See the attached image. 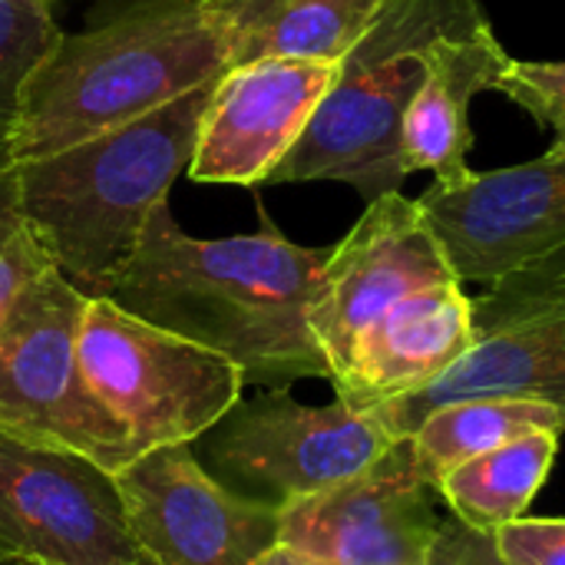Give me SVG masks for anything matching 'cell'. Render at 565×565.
<instances>
[{
	"instance_id": "1",
	"label": "cell",
	"mask_w": 565,
	"mask_h": 565,
	"mask_svg": "<svg viewBox=\"0 0 565 565\" xmlns=\"http://www.w3.org/2000/svg\"><path fill=\"white\" fill-rule=\"evenodd\" d=\"M331 248L295 245L258 202V228L195 238L162 205L106 298L205 344L245 374V384L288 387L331 377L311 331V305Z\"/></svg>"
},
{
	"instance_id": "2",
	"label": "cell",
	"mask_w": 565,
	"mask_h": 565,
	"mask_svg": "<svg viewBox=\"0 0 565 565\" xmlns=\"http://www.w3.org/2000/svg\"><path fill=\"white\" fill-rule=\"evenodd\" d=\"M225 70L209 0H96L86 26L60 33L26 79L13 162L146 116Z\"/></svg>"
},
{
	"instance_id": "3",
	"label": "cell",
	"mask_w": 565,
	"mask_h": 565,
	"mask_svg": "<svg viewBox=\"0 0 565 565\" xmlns=\"http://www.w3.org/2000/svg\"><path fill=\"white\" fill-rule=\"evenodd\" d=\"M212 83L79 139L13 162L20 205L53 268L86 298H106L132 262L149 218L189 172Z\"/></svg>"
},
{
	"instance_id": "4",
	"label": "cell",
	"mask_w": 565,
	"mask_h": 565,
	"mask_svg": "<svg viewBox=\"0 0 565 565\" xmlns=\"http://www.w3.org/2000/svg\"><path fill=\"white\" fill-rule=\"evenodd\" d=\"M480 20V0H381L268 185L341 182L364 202L401 192V122L424 79V50L440 33Z\"/></svg>"
},
{
	"instance_id": "5",
	"label": "cell",
	"mask_w": 565,
	"mask_h": 565,
	"mask_svg": "<svg viewBox=\"0 0 565 565\" xmlns=\"http://www.w3.org/2000/svg\"><path fill=\"white\" fill-rule=\"evenodd\" d=\"M79 367L89 391L129 430L132 457L192 444L245 394L225 354L166 331L113 298H89L79 324Z\"/></svg>"
},
{
	"instance_id": "6",
	"label": "cell",
	"mask_w": 565,
	"mask_h": 565,
	"mask_svg": "<svg viewBox=\"0 0 565 565\" xmlns=\"http://www.w3.org/2000/svg\"><path fill=\"white\" fill-rule=\"evenodd\" d=\"M86 295L56 268L40 275L0 324V430L89 457L109 473L132 460L129 430L79 367Z\"/></svg>"
},
{
	"instance_id": "7",
	"label": "cell",
	"mask_w": 565,
	"mask_h": 565,
	"mask_svg": "<svg viewBox=\"0 0 565 565\" xmlns=\"http://www.w3.org/2000/svg\"><path fill=\"white\" fill-rule=\"evenodd\" d=\"M394 437L371 411L344 401L301 404L288 387H265L235 401L192 454L202 470L242 500L285 510L364 470Z\"/></svg>"
},
{
	"instance_id": "8",
	"label": "cell",
	"mask_w": 565,
	"mask_h": 565,
	"mask_svg": "<svg viewBox=\"0 0 565 565\" xmlns=\"http://www.w3.org/2000/svg\"><path fill=\"white\" fill-rule=\"evenodd\" d=\"M510 397L565 414V248L490 281L473 298V344L434 384L371 407L384 430L411 437L454 401Z\"/></svg>"
},
{
	"instance_id": "9",
	"label": "cell",
	"mask_w": 565,
	"mask_h": 565,
	"mask_svg": "<svg viewBox=\"0 0 565 565\" xmlns=\"http://www.w3.org/2000/svg\"><path fill=\"white\" fill-rule=\"evenodd\" d=\"M0 553L30 565H136L116 477L89 457L0 430Z\"/></svg>"
},
{
	"instance_id": "10",
	"label": "cell",
	"mask_w": 565,
	"mask_h": 565,
	"mask_svg": "<svg viewBox=\"0 0 565 565\" xmlns=\"http://www.w3.org/2000/svg\"><path fill=\"white\" fill-rule=\"evenodd\" d=\"M414 440L397 437L348 480L281 510L278 546L331 565H427L447 516Z\"/></svg>"
},
{
	"instance_id": "11",
	"label": "cell",
	"mask_w": 565,
	"mask_h": 565,
	"mask_svg": "<svg viewBox=\"0 0 565 565\" xmlns=\"http://www.w3.org/2000/svg\"><path fill=\"white\" fill-rule=\"evenodd\" d=\"M417 205L454 275L490 285L565 248V139L510 169L434 179Z\"/></svg>"
},
{
	"instance_id": "12",
	"label": "cell",
	"mask_w": 565,
	"mask_h": 565,
	"mask_svg": "<svg viewBox=\"0 0 565 565\" xmlns=\"http://www.w3.org/2000/svg\"><path fill=\"white\" fill-rule=\"evenodd\" d=\"M113 477L129 530L156 565H258L278 546L281 513L212 480L192 444L146 450Z\"/></svg>"
},
{
	"instance_id": "13",
	"label": "cell",
	"mask_w": 565,
	"mask_h": 565,
	"mask_svg": "<svg viewBox=\"0 0 565 565\" xmlns=\"http://www.w3.org/2000/svg\"><path fill=\"white\" fill-rule=\"evenodd\" d=\"M450 278L457 275L417 199L387 192L367 202L358 225L331 245L311 305V331L328 361V381L348 367L358 341L394 305Z\"/></svg>"
},
{
	"instance_id": "14",
	"label": "cell",
	"mask_w": 565,
	"mask_h": 565,
	"mask_svg": "<svg viewBox=\"0 0 565 565\" xmlns=\"http://www.w3.org/2000/svg\"><path fill=\"white\" fill-rule=\"evenodd\" d=\"M341 60L262 56L228 66L205 103L189 179L205 185L262 189L291 152Z\"/></svg>"
},
{
	"instance_id": "15",
	"label": "cell",
	"mask_w": 565,
	"mask_h": 565,
	"mask_svg": "<svg viewBox=\"0 0 565 565\" xmlns=\"http://www.w3.org/2000/svg\"><path fill=\"white\" fill-rule=\"evenodd\" d=\"M473 344V298L463 281L427 285L394 305L354 348L331 381L354 411L407 397L447 374Z\"/></svg>"
},
{
	"instance_id": "16",
	"label": "cell",
	"mask_w": 565,
	"mask_h": 565,
	"mask_svg": "<svg viewBox=\"0 0 565 565\" xmlns=\"http://www.w3.org/2000/svg\"><path fill=\"white\" fill-rule=\"evenodd\" d=\"M510 53L493 33L490 17L460 30H447L424 50V79L401 122L404 172H434L454 182L470 172V103L497 89Z\"/></svg>"
},
{
	"instance_id": "17",
	"label": "cell",
	"mask_w": 565,
	"mask_h": 565,
	"mask_svg": "<svg viewBox=\"0 0 565 565\" xmlns=\"http://www.w3.org/2000/svg\"><path fill=\"white\" fill-rule=\"evenodd\" d=\"M377 7L381 0H209L228 66L262 56L341 60Z\"/></svg>"
},
{
	"instance_id": "18",
	"label": "cell",
	"mask_w": 565,
	"mask_h": 565,
	"mask_svg": "<svg viewBox=\"0 0 565 565\" xmlns=\"http://www.w3.org/2000/svg\"><path fill=\"white\" fill-rule=\"evenodd\" d=\"M556 430H533L503 447H493L454 470H447L437 483V493L450 507V513L470 530L493 533L503 523L526 516V507L543 490L556 454Z\"/></svg>"
},
{
	"instance_id": "19",
	"label": "cell",
	"mask_w": 565,
	"mask_h": 565,
	"mask_svg": "<svg viewBox=\"0 0 565 565\" xmlns=\"http://www.w3.org/2000/svg\"><path fill=\"white\" fill-rule=\"evenodd\" d=\"M533 430L565 434V414L536 401L470 397L430 411L411 440L424 477L437 487L447 470Z\"/></svg>"
},
{
	"instance_id": "20",
	"label": "cell",
	"mask_w": 565,
	"mask_h": 565,
	"mask_svg": "<svg viewBox=\"0 0 565 565\" xmlns=\"http://www.w3.org/2000/svg\"><path fill=\"white\" fill-rule=\"evenodd\" d=\"M60 33L50 0H0V166L13 162L26 79Z\"/></svg>"
},
{
	"instance_id": "21",
	"label": "cell",
	"mask_w": 565,
	"mask_h": 565,
	"mask_svg": "<svg viewBox=\"0 0 565 565\" xmlns=\"http://www.w3.org/2000/svg\"><path fill=\"white\" fill-rule=\"evenodd\" d=\"M50 268L53 262L20 205L17 166H0V324L20 295Z\"/></svg>"
},
{
	"instance_id": "22",
	"label": "cell",
	"mask_w": 565,
	"mask_h": 565,
	"mask_svg": "<svg viewBox=\"0 0 565 565\" xmlns=\"http://www.w3.org/2000/svg\"><path fill=\"white\" fill-rule=\"evenodd\" d=\"M497 93L513 99L540 126L565 139V60H513L503 66Z\"/></svg>"
},
{
	"instance_id": "23",
	"label": "cell",
	"mask_w": 565,
	"mask_h": 565,
	"mask_svg": "<svg viewBox=\"0 0 565 565\" xmlns=\"http://www.w3.org/2000/svg\"><path fill=\"white\" fill-rule=\"evenodd\" d=\"M490 536L503 565H565V516H520Z\"/></svg>"
},
{
	"instance_id": "24",
	"label": "cell",
	"mask_w": 565,
	"mask_h": 565,
	"mask_svg": "<svg viewBox=\"0 0 565 565\" xmlns=\"http://www.w3.org/2000/svg\"><path fill=\"white\" fill-rule=\"evenodd\" d=\"M427 565H503L497 559L493 550V536L470 530L467 523H460L457 516H450L444 523V533L437 540V550Z\"/></svg>"
},
{
	"instance_id": "25",
	"label": "cell",
	"mask_w": 565,
	"mask_h": 565,
	"mask_svg": "<svg viewBox=\"0 0 565 565\" xmlns=\"http://www.w3.org/2000/svg\"><path fill=\"white\" fill-rule=\"evenodd\" d=\"M258 565H331V563H318V559H308V556H301V553H295V550H288V546H275V550H268Z\"/></svg>"
},
{
	"instance_id": "26",
	"label": "cell",
	"mask_w": 565,
	"mask_h": 565,
	"mask_svg": "<svg viewBox=\"0 0 565 565\" xmlns=\"http://www.w3.org/2000/svg\"><path fill=\"white\" fill-rule=\"evenodd\" d=\"M13 565H30V563H13ZM136 565H156V563H152V559L146 556V559H139V563H136Z\"/></svg>"
},
{
	"instance_id": "27",
	"label": "cell",
	"mask_w": 565,
	"mask_h": 565,
	"mask_svg": "<svg viewBox=\"0 0 565 565\" xmlns=\"http://www.w3.org/2000/svg\"><path fill=\"white\" fill-rule=\"evenodd\" d=\"M0 565H13V559H7V556L0 553Z\"/></svg>"
}]
</instances>
